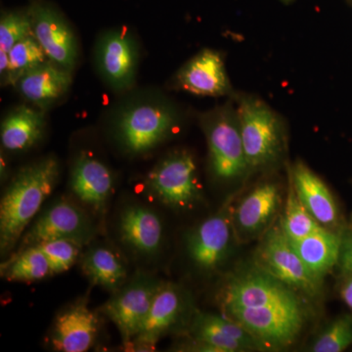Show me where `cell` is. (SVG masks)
<instances>
[{
    "label": "cell",
    "instance_id": "1",
    "mask_svg": "<svg viewBox=\"0 0 352 352\" xmlns=\"http://www.w3.org/2000/svg\"><path fill=\"white\" fill-rule=\"evenodd\" d=\"M60 164L48 156L28 164L7 187L0 203V249L12 251L56 186Z\"/></svg>",
    "mask_w": 352,
    "mask_h": 352
},
{
    "label": "cell",
    "instance_id": "2",
    "mask_svg": "<svg viewBox=\"0 0 352 352\" xmlns=\"http://www.w3.org/2000/svg\"><path fill=\"white\" fill-rule=\"evenodd\" d=\"M234 98L250 170L274 166L286 149L283 120L258 97L239 94Z\"/></svg>",
    "mask_w": 352,
    "mask_h": 352
},
{
    "label": "cell",
    "instance_id": "3",
    "mask_svg": "<svg viewBox=\"0 0 352 352\" xmlns=\"http://www.w3.org/2000/svg\"><path fill=\"white\" fill-rule=\"evenodd\" d=\"M200 122L207 139L210 173L215 179L235 182L251 171L235 104H226L203 113Z\"/></svg>",
    "mask_w": 352,
    "mask_h": 352
},
{
    "label": "cell",
    "instance_id": "4",
    "mask_svg": "<svg viewBox=\"0 0 352 352\" xmlns=\"http://www.w3.org/2000/svg\"><path fill=\"white\" fill-rule=\"evenodd\" d=\"M177 126V113L168 104L141 102L120 113L116 124V138L124 151L138 156L163 144Z\"/></svg>",
    "mask_w": 352,
    "mask_h": 352
},
{
    "label": "cell",
    "instance_id": "5",
    "mask_svg": "<svg viewBox=\"0 0 352 352\" xmlns=\"http://www.w3.org/2000/svg\"><path fill=\"white\" fill-rule=\"evenodd\" d=\"M245 329L259 349H281L291 346L305 322L302 303L235 308L222 314Z\"/></svg>",
    "mask_w": 352,
    "mask_h": 352
},
{
    "label": "cell",
    "instance_id": "6",
    "mask_svg": "<svg viewBox=\"0 0 352 352\" xmlns=\"http://www.w3.org/2000/svg\"><path fill=\"white\" fill-rule=\"evenodd\" d=\"M146 186L160 203L175 210L193 208L203 195L195 159L186 150L163 157L148 173Z\"/></svg>",
    "mask_w": 352,
    "mask_h": 352
},
{
    "label": "cell",
    "instance_id": "7",
    "mask_svg": "<svg viewBox=\"0 0 352 352\" xmlns=\"http://www.w3.org/2000/svg\"><path fill=\"white\" fill-rule=\"evenodd\" d=\"M256 267L288 285L296 292L309 296L318 294L321 281L308 271L282 229L281 222L264 233L256 252Z\"/></svg>",
    "mask_w": 352,
    "mask_h": 352
},
{
    "label": "cell",
    "instance_id": "8",
    "mask_svg": "<svg viewBox=\"0 0 352 352\" xmlns=\"http://www.w3.org/2000/svg\"><path fill=\"white\" fill-rule=\"evenodd\" d=\"M296 291L256 267L231 277L219 295L222 314L235 308L302 303Z\"/></svg>",
    "mask_w": 352,
    "mask_h": 352
},
{
    "label": "cell",
    "instance_id": "9",
    "mask_svg": "<svg viewBox=\"0 0 352 352\" xmlns=\"http://www.w3.org/2000/svg\"><path fill=\"white\" fill-rule=\"evenodd\" d=\"M94 233V224L85 210L72 201H57L25 231L16 252L58 239L74 240L87 245Z\"/></svg>",
    "mask_w": 352,
    "mask_h": 352
},
{
    "label": "cell",
    "instance_id": "10",
    "mask_svg": "<svg viewBox=\"0 0 352 352\" xmlns=\"http://www.w3.org/2000/svg\"><path fill=\"white\" fill-rule=\"evenodd\" d=\"M162 284L156 278L138 274L102 305L100 311L117 326L126 344L138 336Z\"/></svg>",
    "mask_w": 352,
    "mask_h": 352
},
{
    "label": "cell",
    "instance_id": "11",
    "mask_svg": "<svg viewBox=\"0 0 352 352\" xmlns=\"http://www.w3.org/2000/svg\"><path fill=\"white\" fill-rule=\"evenodd\" d=\"M32 34L50 61L73 71L78 59V43L61 12L43 0H32L28 7Z\"/></svg>",
    "mask_w": 352,
    "mask_h": 352
},
{
    "label": "cell",
    "instance_id": "12",
    "mask_svg": "<svg viewBox=\"0 0 352 352\" xmlns=\"http://www.w3.org/2000/svg\"><path fill=\"white\" fill-rule=\"evenodd\" d=\"M230 201L217 214L201 221L187 236L186 250L199 270L210 272L226 261L234 234Z\"/></svg>",
    "mask_w": 352,
    "mask_h": 352
},
{
    "label": "cell",
    "instance_id": "13",
    "mask_svg": "<svg viewBox=\"0 0 352 352\" xmlns=\"http://www.w3.org/2000/svg\"><path fill=\"white\" fill-rule=\"evenodd\" d=\"M138 58L135 39L124 28L106 32L97 43V67L113 89L122 91L132 87L138 72Z\"/></svg>",
    "mask_w": 352,
    "mask_h": 352
},
{
    "label": "cell",
    "instance_id": "14",
    "mask_svg": "<svg viewBox=\"0 0 352 352\" xmlns=\"http://www.w3.org/2000/svg\"><path fill=\"white\" fill-rule=\"evenodd\" d=\"M281 200L276 183L264 182L254 187L232 208L235 238L247 242L265 233L274 222Z\"/></svg>",
    "mask_w": 352,
    "mask_h": 352
},
{
    "label": "cell",
    "instance_id": "15",
    "mask_svg": "<svg viewBox=\"0 0 352 352\" xmlns=\"http://www.w3.org/2000/svg\"><path fill=\"white\" fill-rule=\"evenodd\" d=\"M193 346L199 351L239 352L259 349L254 337L232 319L197 311L190 326Z\"/></svg>",
    "mask_w": 352,
    "mask_h": 352
},
{
    "label": "cell",
    "instance_id": "16",
    "mask_svg": "<svg viewBox=\"0 0 352 352\" xmlns=\"http://www.w3.org/2000/svg\"><path fill=\"white\" fill-rule=\"evenodd\" d=\"M72 191L83 205L103 215L113 193V175L110 168L91 153L80 152L71 171Z\"/></svg>",
    "mask_w": 352,
    "mask_h": 352
},
{
    "label": "cell",
    "instance_id": "17",
    "mask_svg": "<svg viewBox=\"0 0 352 352\" xmlns=\"http://www.w3.org/2000/svg\"><path fill=\"white\" fill-rule=\"evenodd\" d=\"M98 315L85 300H76L59 312L53 323L50 344L62 352H85L95 342L99 331Z\"/></svg>",
    "mask_w": 352,
    "mask_h": 352
},
{
    "label": "cell",
    "instance_id": "18",
    "mask_svg": "<svg viewBox=\"0 0 352 352\" xmlns=\"http://www.w3.org/2000/svg\"><path fill=\"white\" fill-rule=\"evenodd\" d=\"M175 83L180 89L200 96L233 95L223 58L212 50L201 51L191 58L178 71Z\"/></svg>",
    "mask_w": 352,
    "mask_h": 352
},
{
    "label": "cell",
    "instance_id": "19",
    "mask_svg": "<svg viewBox=\"0 0 352 352\" xmlns=\"http://www.w3.org/2000/svg\"><path fill=\"white\" fill-rule=\"evenodd\" d=\"M119 234L127 249L138 256L152 258L163 245V221L151 208L131 205L120 215Z\"/></svg>",
    "mask_w": 352,
    "mask_h": 352
},
{
    "label": "cell",
    "instance_id": "20",
    "mask_svg": "<svg viewBox=\"0 0 352 352\" xmlns=\"http://www.w3.org/2000/svg\"><path fill=\"white\" fill-rule=\"evenodd\" d=\"M186 310V300L176 285L164 283L153 300L149 314L133 340L134 344L152 349L179 323Z\"/></svg>",
    "mask_w": 352,
    "mask_h": 352
},
{
    "label": "cell",
    "instance_id": "21",
    "mask_svg": "<svg viewBox=\"0 0 352 352\" xmlns=\"http://www.w3.org/2000/svg\"><path fill=\"white\" fill-rule=\"evenodd\" d=\"M289 178L302 205L321 226L333 230L339 226L337 203L316 173L302 162H298L289 171Z\"/></svg>",
    "mask_w": 352,
    "mask_h": 352
},
{
    "label": "cell",
    "instance_id": "22",
    "mask_svg": "<svg viewBox=\"0 0 352 352\" xmlns=\"http://www.w3.org/2000/svg\"><path fill=\"white\" fill-rule=\"evenodd\" d=\"M72 82V71L48 60L21 76L14 85L25 100L43 109L61 98L68 91Z\"/></svg>",
    "mask_w": 352,
    "mask_h": 352
},
{
    "label": "cell",
    "instance_id": "23",
    "mask_svg": "<svg viewBox=\"0 0 352 352\" xmlns=\"http://www.w3.org/2000/svg\"><path fill=\"white\" fill-rule=\"evenodd\" d=\"M45 126V115L41 109L29 106L14 108L2 120V147L10 152L27 151L43 138Z\"/></svg>",
    "mask_w": 352,
    "mask_h": 352
},
{
    "label": "cell",
    "instance_id": "24",
    "mask_svg": "<svg viewBox=\"0 0 352 352\" xmlns=\"http://www.w3.org/2000/svg\"><path fill=\"white\" fill-rule=\"evenodd\" d=\"M308 271L319 281L338 264L342 234L321 228L298 240H289Z\"/></svg>",
    "mask_w": 352,
    "mask_h": 352
},
{
    "label": "cell",
    "instance_id": "25",
    "mask_svg": "<svg viewBox=\"0 0 352 352\" xmlns=\"http://www.w3.org/2000/svg\"><path fill=\"white\" fill-rule=\"evenodd\" d=\"M82 272L92 284L115 294L127 282V268L122 258L107 247L96 245L80 258Z\"/></svg>",
    "mask_w": 352,
    "mask_h": 352
},
{
    "label": "cell",
    "instance_id": "26",
    "mask_svg": "<svg viewBox=\"0 0 352 352\" xmlns=\"http://www.w3.org/2000/svg\"><path fill=\"white\" fill-rule=\"evenodd\" d=\"M1 276L10 282L39 281L50 276V263L39 247L28 248L2 263Z\"/></svg>",
    "mask_w": 352,
    "mask_h": 352
},
{
    "label": "cell",
    "instance_id": "27",
    "mask_svg": "<svg viewBox=\"0 0 352 352\" xmlns=\"http://www.w3.org/2000/svg\"><path fill=\"white\" fill-rule=\"evenodd\" d=\"M288 196L281 222L282 229L289 240H298L323 228L308 212L296 195L291 178L289 179Z\"/></svg>",
    "mask_w": 352,
    "mask_h": 352
},
{
    "label": "cell",
    "instance_id": "28",
    "mask_svg": "<svg viewBox=\"0 0 352 352\" xmlns=\"http://www.w3.org/2000/svg\"><path fill=\"white\" fill-rule=\"evenodd\" d=\"M8 71L4 82L15 85L21 76L41 66L48 58L34 34L15 44L8 53Z\"/></svg>",
    "mask_w": 352,
    "mask_h": 352
},
{
    "label": "cell",
    "instance_id": "29",
    "mask_svg": "<svg viewBox=\"0 0 352 352\" xmlns=\"http://www.w3.org/2000/svg\"><path fill=\"white\" fill-rule=\"evenodd\" d=\"M85 245L76 241L58 239L36 245L47 258L50 267V276L68 271L80 258Z\"/></svg>",
    "mask_w": 352,
    "mask_h": 352
},
{
    "label": "cell",
    "instance_id": "30",
    "mask_svg": "<svg viewBox=\"0 0 352 352\" xmlns=\"http://www.w3.org/2000/svg\"><path fill=\"white\" fill-rule=\"evenodd\" d=\"M352 344V315L342 314L336 318L315 340L314 352H342Z\"/></svg>",
    "mask_w": 352,
    "mask_h": 352
},
{
    "label": "cell",
    "instance_id": "31",
    "mask_svg": "<svg viewBox=\"0 0 352 352\" xmlns=\"http://www.w3.org/2000/svg\"><path fill=\"white\" fill-rule=\"evenodd\" d=\"M32 34V19L28 9L2 14L0 20V54L8 55L16 43Z\"/></svg>",
    "mask_w": 352,
    "mask_h": 352
},
{
    "label": "cell",
    "instance_id": "32",
    "mask_svg": "<svg viewBox=\"0 0 352 352\" xmlns=\"http://www.w3.org/2000/svg\"><path fill=\"white\" fill-rule=\"evenodd\" d=\"M338 264L344 276H352V230L342 233Z\"/></svg>",
    "mask_w": 352,
    "mask_h": 352
},
{
    "label": "cell",
    "instance_id": "33",
    "mask_svg": "<svg viewBox=\"0 0 352 352\" xmlns=\"http://www.w3.org/2000/svg\"><path fill=\"white\" fill-rule=\"evenodd\" d=\"M340 296L352 311V276H344L340 285Z\"/></svg>",
    "mask_w": 352,
    "mask_h": 352
},
{
    "label": "cell",
    "instance_id": "34",
    "mask_svg": "<svg viewBox=\"0 0 352 352\" xmlns=\"http://www.w3.org/2000/svg\"><path fill=\"white\" fill-rule=\"evenodd\" d=\"M280 1L283 2L285 4H289L291 2L295 1V0H280Z\"/></svg>",
    "mask_w": 352,
    "mask_h": 352
},
{
    "label": "cell",
    "instance_id": "35",
    "mask_svg": "<svg viewBox=\"0 0 352 352\" xmlns=\"http://www.w3.org/2000/svg\"><path fill=\"white\" fill-rule=\"evenodd\" d=\"M351 1H352V0H351Z\"/></svg>",
    "mask_w": 352,
    "mask_h": 352
}]
</instances>
